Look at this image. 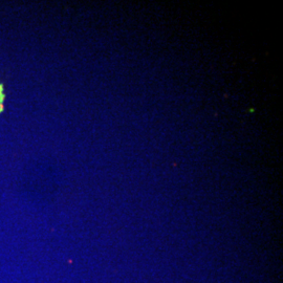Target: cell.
Masks as SVG:
<instances>
[{
  "label": "cell",
  "mask_w": 283,
  "mask_h": 283,
  "mask_svg": "<svg viewBox=\"0 0 283 283\" xmlns=\"http://www.w3.org/2000/svg\"><path fill=\"white\" fill-rule=\"evenodd\" d=\"M3 100H4V94L0 93V103H3Z\"/></svg>",
  "instance_id": "obj_1"
},
{
  "label": "cell",
  "mask_w": 283,
  "mask_h": 283,
  "mask_svg": "<svg viewBox=\"0 0 283 283\" xmlns=\"http://www.w3.org/2000/svg\"><path fill=\"white\" fill-rule=\"evenodd\" d=\"M3 108H4V107H3V103H0V111L3 110Z\"/></svg>",
  "instance_id": "obj_2"
}]
</instances>
